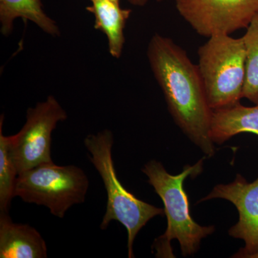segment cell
Masks as SVG:
<instances>
[{"mask_svg":"<svg viewBox=\"0 0 258 258\" xmlns=\"http://www.w3.org/2000/svg\"><path fill=\"white\" fill-rule=\"evenodd\" d=\"M151 69L174 122L206 157L216 152L210 137L212 118L198 64L169 37L153 35L147 48Z\"/></svg>","mask_w":258,"mask_h":258,"instance_id":"obj_1","label":"cell"},{"mask_svg":"<svg viewBox=\"0 0 258 258\" xmlns=\"http://www.w3.org/2000/svg\"><path fill=\"white\" fill-rule=\"evenodd\" d=\"M204 159H201L195 165L185 166L182 172L176 175L168 173L162 164L156 160L149 161L142 169L162 200L167 218L165 232L154 244L157 255L172 257L170 243L173 240L179 242L184 257L193 255L200 249L202 240L215 232V226H202L193 220L189 198L184 189V180L188 176L194 178L201 174Z\"/></svg>","mask_w":258,"mask_h":258,"instance_id":"obj_2","label":"cell"},{"mask_svg":"<svg viewBox=\"0 0 258 258\" xmlns=\"http://www.w3.org/2000/svg\"><path fill=\"white\" fill-rule=\"evenodd\" d=\"M83 143L91 154L90 161L99 173L106 190V213L100 228L106 230L112 221L124 226L128 232V257H134L133 244L139 232L149 220L162 216L164 210L139 200L120 182L112 157L113 135L111 131L105 129L98 134H90Z\"/></svg>","mask_w":258,"mask_h":258,"instance_id":"obj_3","label":"cell"},{"mask_svg":"<svg viewBox=\"0 0 258 258\" xmlns=\"http://www.w3.org/2000/svg\"><path fill=\"white\" fill-rule=\"evenodd\" d=\"M243 38L213 35L198 50V68L212 111L229 108L243 98L245 79Z\"/></svg>","mask_w":258,"mask_h":258,"instance_id":"obj_4","label":"cell"},{"mask_svg":"<svg viewBox=\"0 0 258 258\" xmlns=\"http://www.w3.org/2000/svg\"><path fill=\"white\" fill-rule=\"evenodd\" d=\"M88 188L89 179L81 168L51 161L18 174L14 195L25 203L46 207L53 216L63 218L70 208L84 203Z\"/></svg>","mask_w":258,"mask_h":258,"instance_id":"obj_5","label":"cell"},{"mask_svg":"<svg viewBox=\"0 0 258 258\" xmlns=\"http://www.w3.org/2000/svg\"><path fill=\"white\" fill-rule=\"evenodd\" d=\"M68 114L55 97L29 108L26 122L15 135L10 136L12 154L18 174L43 164L51 162L52 133L59 122Z\"/></svg>","mask_w":258,"mask_h":258,"instance_id":"obj_6","label":"cell"},{"mask_svg":"<svg viewBox=\"0 0 258 258\" xmlns=\"http://www.w3.org/2000/svg\"><path fill=\"white\" fill-rule=\"evenodd\" d=\"M176 8L201 36L231 35L258 14V0H175Z\"/></svg>","mask_w":258,"mask_h":258,"instance_id":"obj_7","label":"cell"},{"mask_svg":"<svg viewBox=\"0 0 258 258\" xmlns=\"http://www.w3.org/2000/svg\"><path fill=\"white\" fill-rule=\"evenodd\" d=\"M213 199H223L233 204L239 213L238 222L229 230V235L244 242L233 257L249 258L258 251V178L248 182L237 174L230 184H218L199 203Z\"/></svg>","mask_w":258,"mask_h":258,"instance_id":"obj_8","label":"cell"},{"mask_svg":"<svg viewBox=\"0 0 258 258\" xmlns=\"http://www.w3.org/2000/svg\"><path fill=\"white\" fill-rule=\"evenodd\" d=\"M47 257L46 242L36 229L27 224L15 223L8 213H0V257Z\"/></svg>","mask_w":258,"mask_h":258,"instance_id":"obj_9","label":"cell"},{"mask_svg":"<svg viewBox=\"0 0 258 258\" xmlns=\"http://www.w3.org/2000/svg\"><path fill=\"white\" fill-rule=\"evenodd\" d=\"M244 132L258 136V104L247 107L239 103L213 111L210 137L214 144H224Z\"/></svg>","mask_w":258,"mask_h":258,"instance_id":"obj_10","label":"cell"},{"mask_svg":"<svg viewBox=\"0 0 258 258\" xmlns=\"http://www.w3.org/2000/svg\"><path fill=\"white\" fill-rule=\"evenodd\" d=\"M91 3L86 10L94 16V28L106 35L111 56L120 58L125 41V24L132 10L122 9L119 3L111 0H97Z\"/></svg>","mask_w":258,"mask_h":258,"instance_id":"obj_11","label":"cell"},{"mask_svg":"<svg viewBox=\"0 0 258 258\" xmlns=\"http://www.w3.org/2000/svg\"><path fill=\"white\" fill-rule=\"evenodd\" d=\"M18 18L30 20L48 35L60 36L57 24L44 11L41 0H0V31L4 36L12 33Z\"/></svg>","mask_w":258,"mask_h":258,"instance_id":"obj_12","label":"cell"},{"mask_svg":"<svg viewBox=\"0 0 258 258\" xmlns=\"http://www.w3.org/2000/svg\"><path fill=\"white\" fill-rule=\"evenodd\" d=\"M4 115L0 118V212L8 213L18 173L13 154L10 137L3 134Z\"/></svg>","mask_w":258,"mask_h":258,"instance_id":"obj_13","label":"cell"},{"mask_svg":"<svg viewBox=\"0 0 258 258\" xmlns=\"http://www.w3.org/2000/svg\"><path fill=\"white\" fill-rule=\"evenodd\" d=\"M242 38L245 47V79L242 96L258 104V14L254 17Z\"/></svg>","mask_w":258,"mask_h":258,"instance_id":"obj_14","label":"cell"},{"mask_svg":"<svg viewBox=\"0 0 258 258\" xmlns=\"http://www.w3.org/2000/svg\"><path fill=\"white\" fill-rule=\"evenodd\" d=\"M130 4L137 7H144L147 4L149 0H127Z\"/></svg>","mask_w":258,"mask_h":258,"instance_id":"obj_15","label":"cell"},{"mask_svg":"<svg viewBox=\"0 0 258 258\" xmlns=\"http://www.w3.org/2000/svg\"><path fill=\"white\" fill-rule=\"evenodd\" d=\"M249 258H258V251L256 252L255 253L252 254Z\"/></svg>","mask_w":258,"mask_h":258,"instance_id":"obj_16","label":"cell"},{"mask_svg":"<svg viewBox=\"0 0 258 258\" xmlns=\"http://www.w3.org/2000/svg\"><path fill=\"white\" fill-rule=\"evenodd\" d=\"M90 1H91V3H93V2L97 1V0H90ZM111 1L115 2V3H119L120 0H111Z\"/></svg>","mask_w":258,"mask_h":258,"instance_id":"obj_17","label":"cell"},{"mask_svg":"<svg viewBox=\"0 0 258 258\" xmlns=\"http://www.w3.org/2000/svg\"><path fill=\"white\" fill-rule=\"evenodd\" d=\"M164 1V0H157V2H159V3H160V2Z\"/></svg>","mask_w":258,"mask_h":258,"instance_id":"obj_18","label":"cell"}]
</instances>
